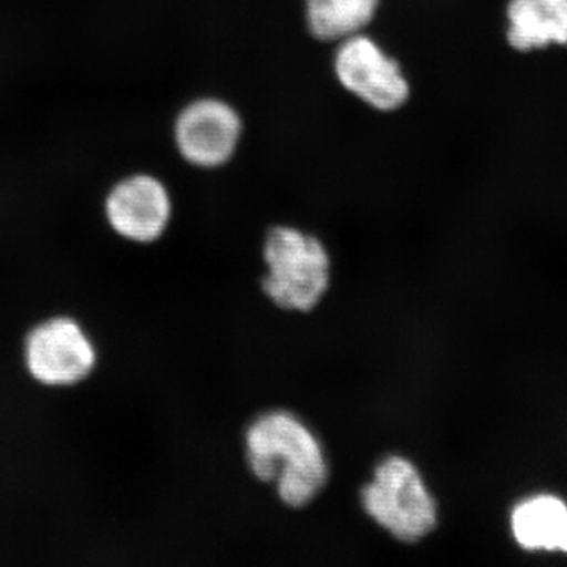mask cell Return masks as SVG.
Segmentation results:
<instances>
[{
	"label": "cell",
	"instance_id": "obj_1",
	"mask_svg": "<svg viewBox=\"0 0 567 567\" xmlns=\"http://www.w3.org/2000/svg\"><path fill=\"white\" fill-rule=\"evenodd\" d=\"M245 461L260 483L274 486L279 502L303 509L330 481V462L316 432L289 410H267L244 434Z\"/></svg>",
	"mask_w": 567,
	"mask_h": 567
},
{
	"label": "cell",
	"instance_id": "obj_2",
	"mask_svg": "<svg viewBox=\"0 0 567 567\" xmlns=\"http://www.w3.org/2000/svg\"><path fill=\"white\" fill-rule=\"evenodd\" d=\"M262 257L260 289L281 311H315L330 290V252L316 235L292 226L271 227L265 235Z\"/></svg>",
	"mask_w": 567,
	"mask_h": 567
},
{
	"label": "cell",
	"instance_id": "obj_3",
	"mask_svg": "<svg viewBox=\"0 0 567 567\" xmlns=\"http://www.w3.org/2000/svg\"><path fill=\"white\" fill-rule=\"evenodd\" d=\"M365 516L402 544H416L439 525V505L415 462L404 454L380 458L360 491Z\"/></svg>",
	"mask_w": 567,
	"mask_h": 567
},
{
	"label": "cell",
	"instance_id": "obj_4",
	"mask_svg": "<svg viewBox=\"0 0 567 567\" xmlns=\"http://www.w3.org/2000/svg\"><path fill=\"white\" fill-rule=\"evenodd\" d=\"M22 357L33 382L52 390L85 382L99 361L91 336L70 316H52L33 324L25 334Z\"/></svg>",
	"mask_w": 567,
	"mask_h": 567
},
{
	"label": "cell",
	"instance_id": "obj_5",
	"mask_svg": "<svg viewBox=\"0 0 567 567\" xmlns=\"http://www.w3.org/2000/svg\"><path fill=\"white\" fill-rule=\"evenodd\" d=\"M104 216L123 240L137 245L155 244L162 240L173 223V193L158 175H125L104 197Z\"/></svg>",
	"mask_w": 567,
	"mask_h": 567
},
{
	"label": "cell",
	"instance_id": "obj_6",
	"mask_svg": "<svg viewBox=\"0 0 567 567\" xmlns=\"http://www.w3.org/2000/svg\"><path fill=\"white\" fill-rule=\"evenodd\" d=\"M334 73L347 92L372 110L391 112L409 102L410 84L401 65L364 33L341 41Z\"/></svg>",
	"mask_w": 567,
	"mask_h": 567
},
{
	"label": "cell",
	"instance_id": "obj_7",
	"mask_svg": "<svg viewBox=\"0 0 567 567\" xmlns=\"http://www.w3.org/2000/svg\"><path fill=\"white\" fill-rule=\"evenodd\" d=\"M240 115L229 103L199 99L178 111L173 123V144L183 162L213 169L229 162L240 144Z\"/></svg>",
	"mask_w": 567,
	"mask_h": 567
},
{
	"label": "cell",
	"instance_id": "obj_8",
	"mask_svg": "<svg viewBox=\"0 0 567 567\" xmlns=\"http://www.w3.org/2000/svg\"><path fill=\"white\" fill-rule=\"evenodd\" d=\"M503 40L517 55L567 51V0H506Z\"/></svg>",
	"mask_w": 567,
	"mask_h": 567
},
{
	"label": "cell",
	"instance_id": "obj_9",
	"mask_svg": "<svg viewBox=\"0 0 567 567\" xmlns=\"http://www.w3.org/2000/svg\"><path fill=\"white\" fill-rule=\"evenodd\" d=\"M511 527L525 550L567 554V505L558 496L536 495L514 507Z\"/></svg>",
	"mask_w": 567,
	"mask_h": 567
},
{
	"label": "cell",
	"instance_id": "obj_10",
	"mask_svg": "<svg viewBox=\"0 0 567 567\" xmlns=\"http://www.w3.org/2000/svg\"><path fill=\"white\" fill-rule=\"evenodd\" d=\"M379 7L380 0H306V24L317 40L342 41L363 33Z\"/></svg>",
	"mask_w": 567,
	"mask_h": 567
}]
</instances>
